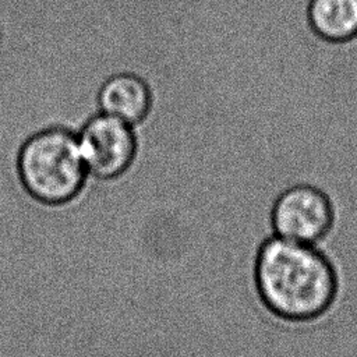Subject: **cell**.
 <instances>
[{
	"label": "cell",
	"instance_id": "6da1fadb",
	"mask_svg": "<svg viewBox=\"0 0 357 357\" xmlns=\"http://www.w3.org/2000/svg\"><path fill=\"white\" fill-rule=\"evenodd\" d=\"M252 282L262 307L278 321L307 324L324 317L336 303L339 273L319 245L271 234L258 245Z\"/></svg>",
	"mask_w": 357,
	"mask_h": 357
},
{
	"label": "cell",
	"instance_id": "7a4b0ae2",
	"mask_svg": "<svg viewBox=\"0 0 357 357\" xmlns=\"http://www.w3.org/2000/svg\"><path fill=\"white\" fill-rule=\"evenodd\" d=\"M14 167L22 191L45 206L71 204L91 177L77 131L64 126H47L29 134L17 151Z\"/></svg>",
	"mask_w": 357,
	"mask_h": 357
},
{
	"label": "cell",
	"instance_id": "3957f363",
	"mask_svg": "<svg viewBox=\"0 0 357 357\" xmlns=\"http://www.w3.org/2000/svg\"><path fill=\"white\" fill-rule=\"evenodd\" d=\"M336 223L332 197L319 185L296 181L284 185L269 208L272 234L282 238L321 245Z\"/></svg>",
	"mask_w": 357,
	"mask_h": 357
},
{
	"label": "cell",
	"instance_id": "277c9868",
	"mask_svg": "<svg viewBox=\"0 0 357 357\" xmlns=\"http://www.w3.org/2000/svg\"><path fill=\"white\" fill-rule=\"evenodd\" d=\"M79 149L91 177L113 181L134 166L141 148L134 126L98 112L77 131Z\"/></svg>",
	"mask_w": 357,
	"mask_h": 357
},
{
	"label": "cell",
	"instance_id": "5b68a950",
	"mask_svg": "<svg viewBox=\"0 0 357 357\" xmlns=\"http://www.w3.org/2000/svg\"><path fill=\"white\" fill-rule=\"evenodd\" d=\"M98 109L139 127L152 110V91L142 77L134 73H117L102 84L98 92Z\"/></svg>",
	"mask_w": 357,
	"mask_h": 357
},
{
	"label": "cell",
	"instance_id": "8992f818",
	"mask_svg": "<svg viewBox=\"0 0 357 357\" xmlns=\"http://www.w3.org/2000/svg\"><path fill=\"white\" fill-rule=\"evenodd\" d=\"M312 29L326 40L342 42L357 35V0H311Z\"/></svg>",
	"mask_w": 357,
	"mask_h": 357
}]
</instances>
